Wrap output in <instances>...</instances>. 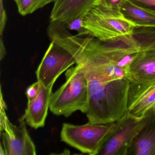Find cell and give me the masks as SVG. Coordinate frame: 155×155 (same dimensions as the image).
I'll return each instance as SVG.
<instances>
[{
    "mask_svg": "<svg viewBox=\"0 0 155 155\" xmlns=\"http://www.w3.org/2000/svg\"><path fill=\"white\" fill-rule=\"evenodd\" d=\"M88 100L86 114L92 124L116 122L128 110V79L100 81L87 76Z\"/></svg>",
    "mask_w": 155,
    "mask_h": 155,
    "instance_id": "obj_1",
    "label": "cell"
},
{
    "mask_svg": "<svg viewBox=\"0 0 155 155\" xmlns=\"http://www.w3.org/2000/svg\"><path fill=\"white\" fill-rule=\"evenodd\" d=\"M66 82L54 93L50 110L57 116L68 117L79 110L86 113L88 100V80L86 69L81 64L68 70Z\"/></svg>",
    "mask_w": 155,
    "mask_h": 155,
    "instance_id": "obj_2",
    "label": "cell"
},
{
    "mask_svg": "<svg viewBox=\"0 0 155 155\" xmlns=\"http://www.w3.org/2000/svg\"><path fill=\"white\" fill-rule=\"evenodd\" d=\"M83 27L87 36L106 41L132 35L136 26L119 11L94 6L84 15Z\"/></svg>",
    "mask_w": 155,
    "mask_h": 155,
    "instance_id": "obj_3",
    "label": "cell"
},
{
    "mask_svg": "<svg viewBox=\"0 0 155 155\" xmlns=\"http://www.w3.org/2000/svg\"><path fill=\"white\" fill-rule=\"evenodd\" d=\"M115 123L94 124L88 122L82 125L63 123L61 138L82 153L97 155L103 140Z\"/></svg>",
    "mask_w": 155,
    "mask_h": 155,
    "instance_id": "obj_4",
    "label": "cell"
},
{
    "mask_svg": "<svg viewBox=\"0 0 155 155\" xmlns=\"http://www.w3.org/2000/svg\"><path fill=\"white\" fill-rule=\"evenodd\" d=\"M144 123L143 117H136L127 110L115 122L112 129L103 140L97 155H127Z\"/></svg>",
    "mask_w": 155,
    "mask_h": 155,
    "instance_id": "obj_5",
    "label": "cell"
},
{
    "mask_svg": "<svg viewBox=\"0 0 155 155\" xmlns=\"http://www.w3.org/2000/svg\"><path fill=\"white\" fill-rule=\"evenodd\" d=\"M5 104L1 100V129L6 155H35L36 147L26 127L25 120L18 126L10 122L5 112Z\"/></svg>",
    "mask_w": 155,
    "mask_h": 155,
    "instance_id": "obj_6",
    "label": "cell"
},
{
    "mask_svg": "<svg viewBox=\"0 0 155 155\" xmlns=\"http://www.w3.org/2000/svg\"><path fill=\"white\" fill-rule=\"evenodd\" d=\"M76 63L70 52L51 41L36 71L38 81L45 87L53 85L63 72Z\"/></svg>",
    "mask_w": 155,
    "mask_h": 155,
    "instance_id": "obj_7",
    "label": "cell"
},
{
    "mask_svg": "<svg viewBox=\"0 0 155 155\" xmlns=\"http://www.w3.org/2000/svg\"><path fill=\"white\" fill-rule=\"evenodd\" d=\"M155 109V80L130 82L128 111L136 117L142 118L149 110Z\"/></svg>",
    "mask_w": 155,
    "mask_h": 155,
    "instance_id": "obj_8",
    "label": "cell"
},
{
    "mask_svg": "<svg viewBox=\"0 0 155 155\" xmlns=\"http://www.w3.org/2000/svg\"><path fill=\"white\" fill-rule=\"evenodd\" d=\"M53 86L45 87L40 83L38 95L33 100L28 102L25 113L20 120H25L28 125L34 129L45 126Z\"/></svg>",
    "mask_w": 155,
    "mask_h": 155,
    "instance_id": "obj_9",
    "label": "cell"
},
{
    "mask_svg": "<svg viewBox=\"0 0 155 155\" xmlns=\"http://www.w3.org/2000/svg\"><path fill=\"white\" fill-rule=\"evenodd\" d=\"M142 117L144 124L127 155H155V109L149 110Z\"/></svg>",
    "mask_w": 155,
    "mask_h": 155,
    "instance_id": "obj_10",
    "label": "cell"
},
{
    "mask_svg": "<svg viewBox=\"0 0 155 155\" xmlns=\"http://www.w3.org/2000/svg\"><path fill=\"white\" fill-rule=\"evenodd\" d=\"M98 0H57L51 13V21L62 23L84 16Z\"/></svg>",
    "mask_w": 155,
    "mask_h": 155,
    "instance_id": "obj_11",
    "label": "cell"
},
{
    "mask_svg": "<svg viewBox=\"0 0 155 155\" xmlns=\"http://www.w3.org/2000/svg\"><path fill=\"white\" fill-rule=\"evenodd\" d=\"M130 82H144L155 80V47L140 51L127 72Z\"/></svg>",
    "mask_w": 155,
    "mask_h": 155,
    "instance_id": "obj_12",
    "label": "cell"
},
{
    "mask_svg": "<svg viewBox=\"0 0 155 155\" xmlns=\"http://www.w3.org/2000/svg\"><path fill=\"white\" fill-rule=\"evenodd\" d=\"M120 12L136 27H155V13L135 5L129 0L122 3Z\"/></svg>",
    "mask_w": 155,
    "mask_h": 155,
    "instance_id": "obj_13",
    "label": "cell"
},
{
    "mask_svg": "<svg viewBox=\"0 0 155 155\" xmlns=\"http://www.w3.org/2000/svg\"><path fill=\"white\" fill-rule=\"evenodd\" d=\"M131 36L140 50L155 47V27H136Z\"/></svg>",
    "mask_w": 155,
    "mask_h": 155,
    "instance_id": "obj_14",
    "label": "cell"
},
{
    "mask_svg": "<svg viewBox=\"0 0 155 155\" xmlns=\"http://www.w3.org/2000/svg\"><path fill=\"white\" fill-rule=\"evenodd\" d=\"M19 13L22 16L32 14L51 3H54L57 0H14Z\"/></svg>",
    "mask_w": 155,
    "mask_h": 155,
    "instance_id": "obj_15",
    "label": "cell"
},
{
    "mask_svg": "<svg viewBox=\"0 0 155 155\" xmlns=\"http://www.w3.org/2000/svg\"><path fill=\"white\" fill-rule=\"evenodd\" d=\"M83 18L84 16H81L63 24L68 30L78 32V36H87V31L83 27Z\"/></svg>",
    "mask_w": 155,
    "mask_h": 155,
    "instance_id": "obj_16",
    "label": "cell"
},
{
    "mask_svg": "<svg viewBox=\"0 0 155 155\" xmlns=\"http://www.w3.org/2000/svg\"><path fill=\"white\" fill-rule=\"evenodd\" d=\"M125 1L126 0H98L94 6L120 12V8Z\"/></svg>",
    "mask_w": 155,
    "mask_h": 155,
    "instance_id": "obj_17",
    "label": "cell"
},
{
    "mask_svg": "<svg viewBox=\"0 0 155 155\" xmlns=\"http://www.w3.org/2000/svg\"><path fill=\"white\" fill-rule=\"evenodd\" d=\"M135 5L155 13V0H129Z\"/></svg>",
    "mask_w": 155,
    "mask_h": 155,
    "instance_id": "obj_18",
    "label": "cell"
},
{
    "mask_svg": "<svg viewBox=\"0 0 155 155\" xmlns=\"http://www.w3.org/2000/svg\"><path fill=\"white\" fill-rule=\"evenodd\" d=\"M40 82L38 81L28 87L26 90V95L28 102L31 101L37 97L39 91Z\"/></svg>",
    "mask_w": 155,
    "mask_h": 155,
    "instance_id": "obj_19",
    "label": "cell"
},
{
    "mask_svg": "<svg viewBox=\"0 0 155 155\" xmlns=\"http://www.w3.org/2000/svg\"><path fill=\"white\" fill-rule=\"evenodd\" d=\"M1 20H0V33L1 38H2V34L6 26L7 21L6 12L3 5V0H1Z\"/></svg>",
    "mask_w": 155,
    "mask_h": 155,
    "instance_id": "obj_20",
    "label": "cell"
}]
</instances>
